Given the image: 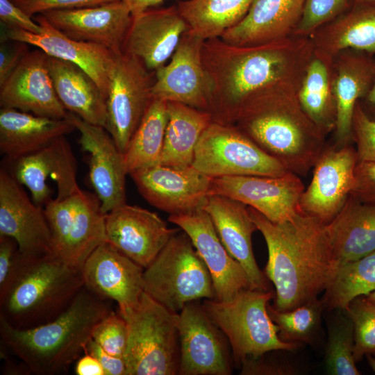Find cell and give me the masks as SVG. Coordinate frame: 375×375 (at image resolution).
<instances>
[{
	"label": "cell",
	"instance_id": "6da1fadb",
	"mask_svg": "<svg viewBox=\"0 0 375 375\" xmlns=\"http://www.w3.org/2000/svg\"><path fill=\"white\" fill-rule=\"evenodd\" d=\"M313 52L310 38L294 35L252 46L205 40L201 54L212 122L234 124L247 101L267 90L298 91Z\"/></svg>",
	"mask_w": 375,
	"mask_h": 375
},
{
	"label": "cell",
	"instance_id": "7a4b0ae2",
	"mask_svg": "<svg viewBox=\"0 0 375 375\" xmlns=\"http://www.w3.org/2000/svg\"><path fill=\"white\" fill-rule=\"evenodd\" d=\"M266 242V277L276 290L273 307L290 310L317 298L331 282L338 262L331 249L326 224L302 211L274 222L249 207Z\"/></svg>",
	"mask_w": 375,
	"mask_h": 375
},
{
	"label": "cell",
	"instance_id": "3957f363",
	"mask_svg": "<svg viewBox=\"0 0 375 375\" xmlns=\"http://www.w3.org/2000/svg\"><path fill=\"white\" fill-rule=\"evenodd\" d=\"M293 89L276 87L251 98L235 125L288 171L305 176L326 147V135L301 107Z\"/></svg>",
	"mask_w": 375,
	"mask_h": 375
},
{
	"label": "cell",
	"instance_id": "277c9868",
	"mask_svg": "<svg viewBox=\"0 0 375 375\" xmlns=\"http://www.w3.org/2000/svg\"><path fill=\"white\" fill-rule=\"evenodd\" d=\"M113 310L111 300L83 286L61 314L44 324L19 329L0 318L1 342L31 374H64L84 352L94 326Z\"/></svg>",
	"mask_w": 375,
	"mask_h": 375
},
{
	"label": "cell",
	"instance_id": "5b68a950",
	"mask_svg": "<svg viewBox=\"0 0 375 375\" xmlns=\"http://www.w3.org/2000/svg\"><path fill=\"white\" fill-rule=\"evenodd\" d=\"M83 286L81 270L53 254L23 256L10 285L0 294V318L19 329L44 324L61 314Z\"/></svg>",
	"mask_w": 375,
	"mask_h": 375
},
{
	"label": "cell",
	"instance_id": "8992f818",
	"mask_svg": "<svg viewBox=\"0 0 375 375\" xmlns=\"http://www.w3.org/2000/svg\"><path fill=\"white\" fill-rule=\"evenodd\" d=\"M274 297L273 291L249 288L228 301L203 299L202 305L208 315L228 340L235 365L241 367L245 360L266 353L292 351L299 347L278 336V328L267 310Z\"/></svg>",
	"mask_w": 375,
	"mask_h": 375
},
{
	"label": "cell",
	"instance_id": "52a82bcc",
	"mask_svg": "<svg viewBox=\"0 0 375 375\" xmlns=\"http://www.w3.org/2000/svg\"><path fill=\"white\" fill-rule=\"evenodd\" d=\"M118 312L128 328L124 354L126 375L178 374V313L169 311L144 291L135 306Z\"/></svg>",
	"mask_w": 375,
	"mask_h": 375
},
{
	"label": "cell",
	"instance_id": "ba28073f",
	"mask_svg": "<svg viewBox=\"0 0 375 375\" xmlns=\"http://www.w3.org/2000/svg\"><path fill=\"white\" fill-rule=\"evenodd\" d=\"M143 287L151 298L176 313L190 301L215 299L210 274L181 229L144 268Z\"/></svg>",
	"mask_w": 375,
	"mask_h": 375
},
{
	"label": "cell",
	"instance_id": "9c48e42d",
	"mask_svg": "<svg viewBox=\"0 0 375 375\" xmlns=\"http://www.w3.org/2000/svg\"><path fill=\"white\" fill-rule=\"evenodd\" d=\"M52 254L81 270L88 256L106 242V213L95 193L81 189L44 207Z\"/></svg>",
	"mask_w": 375,
	"mask_h": 375
},
{
	"label": "cell",
	"instance_id": "30bf717a",
	"mask_svg": "<svg viewBox=\"0 0 375 375\" xmlns=\"http://www.w3.org/2000/svg\"><path fill=\"white\" fill-rule=\"evenodd\" d=\"M192 167L211 177L281 176L288 171L235 124L212 122L202 133Z\"/></svg>",
	"mask_w": 375,
	"mask_h": 375
},
{
	"label": "cell",
	"instance_id": "8fae6325",
	"mask_svg": "<svg viewBox=\"0 0 375 375\" xmlns=\"http://www.w3.org/2000/svg\"><path fill=\"white\" fill-rule=\"evenodd\" d=\"M155 72L138 58L116 53L108 77L105 129L125 153L129 141L152 99Z\"/></svg>",
	"mask_w": 375,
	"mask_h": 375
},
{
	"label": "cell",
	"instance_id": "7c38bea8",
	"mask_svg": "<svg viewBox=\"0 0 375 375\" xmlns=\"http://www.w3.org/2000/svg\"><path fill=\"white\" fill-rule=\"evenodd\" d=\"M178 374L229 375L234 363L230 344L208 315L199 300L178 312Z\"/></svg>",
	"mask_w": 375,
	"mask_h": 375
},
{
	"label": "cell",
	"instance_id": "4fadbf2b",
	"mask_svg": "<svg viewBox=\"0 0 375 375\" xmlns=\"http://www.w3.org/2000/svg\"><path fill=\"white\" fill-rule=\"evenodd\" d=\"M305 189L299 176L288 172L277 176L242 175L212 178L210 194L239 201L274 222L292 219L301 212Z\"/></svg>",
	"mask_w": 375,
	"mask_h": 375
},
{
	"label": "cell",
	"instance_id": "5bb4252c",
	"mask_svg": "<svg viewBox=\"0 0 375 375\" xmlns=\"http://www.w3.org/2000/svg\"><path fill=\"white\" fill-rule=\"evenodd\" d=\"M358 161L351 144L326 145L312 167L310 183L301 194V210L329 222L350 194Z\"/></svg>",
	"mask_w": 375,
	"mask_h": 375
},
{
	"label": "cell",
	"instance_id": "9a60e30c",
	"mask_svg": "<svg viewBox=\"0 0 375 375\" xmlns=\"http://www.w3.org/2000/svg\"><path fill=\"white\" fill-rule=\"evenodd\" d=\"M10 174L31 192L33 202L44 207L53 199L48 181L55 182L56 199L62 200L78 192L77 162L72 147L61 136L45 147L29 155L10 161Z\"/></svg>",
	"mask_w": 375,
	"mask_h": 375
},
{
	"label": "cell",
	"instance_id": "2e32d148",
	"mask_svg": "<svg viewBox=\"0 0 375 375\" xmlns=\"http://www.w3.org/2000/svg\"><path fill=\"white\" fill-rule=\"evenodd\" d=\"M129 174L147 202L170 215L186 214L202 208L212 178L192 165L178 168L156 164Z\"/></svg>",
	"mask_w": 375,
	"mask_h": 375
},
{
	"label": "cell",
	"instance_id": "e0dca14e",
	"mask_svg": "<svg viewBox=\"0 0 375 375\" xmlns=\"http://www.w3.org/2000/svg\"><path fill=\"white\" fill-rule=\"evenodd\" d=\"M80 134L78 143L88 153L89 180L106 214L126 203L124 153L104 127L88 123L69 112L67 116Z\"/></svg>",
	"mask_w": 375,
	"mask_h": 375
},
{
	"label": "cell",
	"instance_id": "ac0fdd59",
	"mask_svg": "<svg viewBox=\"0 0 375 375\" xmlns=\"http://www.w3.org/2000/svg\"><path fill=\"white\" fill-rule=\"evenodd\" d=\"M204 40L190 30L183 34L169 62L155 72L152 98L209 112V88L201 54Z\"/></svg>",
	"mask_w": 375,
	"mask_h": 375
},
{
	"label": "cell",
	"instance_id": "d6986e66",
	"mask_svg": "<svg viewBox=\"0 0 375 375\" xmlns=\"http://www.w3.org/2000/svg\"><path fill=\"white\" fill-rule=\"evenodd\" d=\"M14 239L28 258L52 254L51 235L44 209L30 199L5 169L0 171V236Z\"/></svg>",
	"mask_w": 375,
	"mask_h": 375
},
{
	"label": "cell",
	"instance_id": "ffe728a7",
	"mask_svg": "<svg viewBox=\"0 0 375 375\" xmlns=\"http://www.w3.org/2000/svg\"><path fill=\"white\" fill-rule=\"evenodd\" d=\"M168 220L190 238L212 279L215 300L228 301L241 291L251 289L248 276L222 244L212 219L202 208L182 215H170Z\"/></svg>",
	"mask_w": 375,
	"mask_h": 375
},
{
	"label": "cell",
	"instance_id": "44dd1931",
	"mask_svg": "<svg viewBox=\"0 0 375 375\" xmlns=\"http://www.w3.org/2000/svg\"><path fill=\"white\" fill-rule=\"evenodd\" d=\"M106 242L146 268L181 228H169L156 212L126 203L106 214Z\"/></svg>",
	"mask_w": 375,
	"mask_h": 375
},
{
	"label": "cell",
	"instance_id": "7402d4cb",
	"mask_svg": "<svg viewBox=\"0 0 375 375\" xmlns=\"http://www.w3.org/2000/svg\"><path fill=\"white\" fill-rule=\"evenodd\" d=\"M48 55L41 49L28 51L0 85V106L35 115L65 119L68 111L56 92L47 65Z\"/></svg>",
	"mask_w": 375,
	"mask_h": 375
},
{
	"label": "cell",
	"instance_id": "603a6c76",
	"mask_svg": "<svg viewBox=\"0 0 375 375\" xmlns=\"http://www.w3.org/2000/svg\"><path fill=\"white\" fill-rule=\"evenodd\" d=\"M41 15L69 38L99 44L115 53L122 51L133 20L123 0L77 9L51 10Z\"/></svg>",
	"mask_w": 375,
	"mask_h": 375
},
{
	"label": "cell",
	"instance_id": "cb8c5ba5",
	"mask_svg": "<svg viewBox=\"0 0 375 375\" xmlns=\"http://www.w3.org/2000/svg\"><path fill=\"white\" fill-rule=\"evenodd\" d=\"M144 269L105 242L88 256L81 273L85 288L116 302L123 312L135 306L144 292Z\"/></svg>",
	"mask_w": 375,
	"mask_h": 375
},
{
	"label": "cell",
	"instance_id": "d4e9b609",
	"mask_svg": "<svg viewBox=\"0 0 375 375\" xmlns=\"http://www.w3.org/2000/svg\"><path fill=\"white\" fill-rule=\"evenodd\" d=\"M190 26L176 6L148 9L133 17L122 51L140 60L151 72L171 58Z\"/></svg>",
	"mask_w": 375,
	"mask_h": 375
},
{
	"label": "cell",
	"instance_id": "484cf974",
	"mask_svg": "<svg viewBox=\"0 0 375 375\" xmlns=\"http://www.w3.org/2000/svg\"><path fill=\"white\" fill-rule=\"evenodd\" d=\"M202 208L210 217L226 249L245 270L251 289L269 290L267 278L253 252L251 236L258 228L248 206L226 196L210 194Z\"/></svg>",
	"mask_w": 375,
	"mask_h": 375
},
{
	"label": "cell",
	"instance_id": "4316f807",
	"mask_svg": "<svg viewBox=\"0 0 375 375\" xmlns=\"http://www.w3.org/2000/svg\"><path fill=\"white\" fill-rule=\"evenodd\" d=\"M33 19L41 26L40 33L7 29L6 38L35 46L49 56L78 65L96 81L106 98L109 72L116 53L99 44L69 38L41 14Z\"/></svg>",
	"mask_w": 375,
	"mask_h": 375
},
{
	"label": "cell",
	"instance_id": "83f0119b",
	"mask_svg": "<svg viewBox=\"0 0 375 375\" xmlns=\"http://www.w3.org/2000/svg\"><path fill=\"white\" fill-rule=\"evenodd\" d=\"M375 69V56L345 49L333 56V94L336 107L335 144L352 141V119L356 105L366 94Z\"/></svg>",
	"mask_w": 375,
	"mask_h": 375
},
{
	"label": "cell",
	"instance_id": "f1b7e54d",
	"mask_svg": "<svg viewBox=\"0 0 375 375\" xmlns=\"http://www.w3.org/2000/svg\"><path fill=\"white\" fill-rule=\"evenodd\" d=\"M306 0H253L244 17L221 39L237 46H252L292 35Z\"/></svg>",
	"mask_w": 375,
	"mask_h": 375
},
{
	"label": "cell",
	"instance_id": "f546056e",
	"mask_svg": "<svg viewBox=\"0 0 375 375\" xmlns=\"http://www.w3.org/2000/svg\"><path fill=\"white\" fill-rule=\"evenodd\" d=\"M74 130L67 117L53 119L1 108L0 151L12 161L40 150Z\"/></svg>",
	"mask_w": 375,
	"mask_h": 375
},
{
	"label": "cell",
	"instance_id": "4dcf8cb0",
	"mask_svg": "<svg viewBox=\"0 0 375 375\" xmlns=\"http://www.w3.org/2000/svg\"><path fill=\"white\" fill-rule=\"evenodd\" d=\"M47 65L56 92L66 110L105 128L106 96L92 76L74 63L49 56Z\"/></svg>",
	"mask_w": 375,
	"mask_h": 375
},
{
	"label": "cell",
	"instance_id": "1f68e13d",
	"mask_svg": "<svg viewBox=\"0 0 375 375\" xmlns=\"http://www.w3.org/2000/svg\"><path fill=\"white\" fill-rule=\"evenodd\" d=\"M325 228L338 263L358 260L375 251V205L349 195Z\"/></svg>",
	"mask_w": 375,
	"mask_h": 375
},
{
	"label": "cell",
	"instance_id": "d6a6232c",
	"mask_svg": "<svg viewBox=\"0 0 375 375\" xmlns=\"http://www.w3.org/2000/svg\"><path fill=\"white\" fill-rule=\"evenodd\" d=\"M309 38L315 49L333 57L349 49L375 56V2L351 3Z\"/></svg>",
	"mask_w": 375,
	"mask_h": 375
},
{
	"label": "cell",
	"instance_id": "836d02e7",
	"mask_svg": "<svg viewBox=\"0 0 375 375\" xmlns=\"http://www.w3.org/2000/svg\"><path fill=\"white\" fill-rule=\"evenodd\" d=\"M168 121L157 164L183 168L192 166L196 146L212 122L211 114L190 106L167 102Z\"/></svg>",
	"mask_w": 375,
	"mask_h": 375
},
{
	"label": "cell",
	"instance_id": "e575fe53",
	"mask_svg": "<svg viewBox=\"0 0 375 375\" xmlns=\"http://www.w3.org/2000/svg\"><path fill=\"white\" fill-rule=\"evenodd\" d=\"M333 81V57L314 49L297 94L303 110L326 136L334 132L336 122Z\"/></svg>",
	"mask_w": 375,
	"mask_h": 375
},
{
	"label": "cell",
	"instance_id": "d590c367",
	"mask_svg": "<svg viewBox=\"0 0 375 375\" xmlns=\"http://www.w3.org/2000/svg\"><path fill=\"white\" fill-rule=\"evenodd\" d=\"M253 0H183L176 6L190 30L203 40L219 38L247 15Z\"/></svg>",
	"mask_w": 375,
	"mask_h": 375
},
{
	"label": "cell",
	"instance_id": "8d00e7d4",
	"mask_svg": "<svg viewBox=\"0 0 375 375\" xmlns=\"http://www.w3.org/2000/svg\"><path fill=\"white\" fill-rule=\"evenodd\" d=\"M167 121V102L152 98L124 153L128 174L158 163Z\"/></svg>",
	"mask_w": 375,
	"mask_h": 375
},
{
	"label": "cell",
	"instance_id": "74e56055",
	"mask_svg": "<svg viewBox=\"0 0 375 375\" xmlns=\"http://www.w3.org/2000/svg\"><path fill=\"white\" fill-rule=\"evenodd\" d=\"M375 290V251L353 261L338 264L322 299L325 309L346 310L360 296Z\"/></svg>",
	"mask_w": 375,
	"mask_h": 375
},
{
	"label": "cell",
	"instance_id": "f35d334b",
	"mask_svg": "<svg viewBox=\"0 0 375 375\" xmlns=\"http://www.w3.org/2000/svg\"><path fill=\"white\" fill-rule=\"evenodd\" d=\"M324 309L322 300L318 298L290 310H279L267 306L269 315L278 328L281 340L297 344H312L315 342Z\"/></svg>",
	"mask_w": 375,
	"mask_h": 375
},
{
	"label": "cell",
	"instance_id": "ab89813d",
	"mask_svg": "<svg viewBox=\"0 0 375 375\" xmlns=\"http://www.w3.org/2000/svg\"><path fill=\"white\" fill-rule=\"evenodd\" d=\"M331 320L325 348V368L331 375H360L353 356L354 328L343 310Z\"/></svg>",
	"mask_w": 375,
	"mask_h": 375
},
{
	"label": "cell",
	"instance_id": "60d3db41",
	"mask_svg": "<svg viewBox=\"0 0 375 375\" xmlns=\"http://www.w3.org/2000/svg\"><path fill=\"white\" fill-rule=\"evenodd\" d=\"M344 311L353 324V356L358 362L366 355L375 353V303L360 296Z\"/></svg>",
	"mask_w": 375,
	"mask_h": 375
},
{
	"label": "cell",
	"instance_id": "b9f144b4",
	"mask_svg": "<svg viewBox=\"0 0 375 375\" xmlns=\"http://www.w3.org/2000/svg\"><path fill=\"white\" fill-rule=\"evenodd\" d=\"M350 6L349 0H306L301 19L292 35L309 38Z\"/></svg>",
	"mask_w": 375,
	"mask_h": 375
},
{
	"label": "cell",
	"instance_id": "7bdbcfd3",
	"mask_svg": "<svg viewBox=\"0 0 375 375\" xmlns=\"http://www.w3.org/2000/svg\"><path fill=\"white\" fill-rule=\"evenodd\" d=\"M91 338L110 354L124 358L128 338L126 322L113 310L97 323Z\"/></svg>",
	"mask_w": 375,
	"mask_h": 375
},
{
	"label": "cell",
	"instance_id": "ee69618b",
	"mask_svg": "<svg viewBox=\"0 0 375 375\" xmlns=\"http://www.w3.org/2000/svg\"><path fill=\"white\" fill-rule=\"evenodd\" d=\"M351 131L358 160L375 162V120L364 112L358 101L353 115Z\"/></svg>",
	"mask_w": 375,
	"mask_h": 375
},
{
	"label": "cell",
	"instance_id": "f6af8a7d",
	"mask_svg": "<svg viewBox=\"0 0 375 375\" xmlns=\"http://www.w3.org/2000/svg\"><path fill=\"white\" fill-rule=\"evenodd\" d=\"M31 17L51 10L94 6L120 0H10Z\"/></svg>",
	"mask_w": 375,
	"mask_h": 375
},
{
	"label": "cell",
	"instance_id": "bcb514c9",
	"mask_svg": "<svg viewBox=\"0 0 375 375\" xmlns=\"http://www.w3.org/2000/svg\"><path fill=\"white\" fill-rule=\"evenodd\" d=\"M241 367L242 374L294 375L299 372V367L289 358H266L265 354L245 360Z\"/></svg>",
	"mask_w": 375,
	"mask_h": 375
},
{
	"label": "cell",
	"instance_id": "7dc6e473",
	"mask_svg": "<svg viewBox=\"0 0 375 375\" xmlns=\"http://www.w3.org/2000/svg\"><path fill=\"white\" fill-rule=\"evenodd\" d=\"M16 241L0 236V294H3L15 276L22 260Z\"/></svg>",
	"mask_w": 375,
	"mask_h": 375
},
{
	"label": "cell",
	"instance_id": "c3c4849f",
	"mask_svg": "<svg viewBox=\"0 0 375 375\" xmlns=\"http://www.w3.org/2000/svg\"><path fill=\"white\" fill-rule=\"evenodd\" d=\"M351 196L375 205V162L358 161Z\"/></svg>",
	"mask_w": 375,
	"mask_h": 375
},
{
	"label": "cell",
	"instance_id": "681fc988",
	"mask_svg": "<svg viewBox=\"0 0 375 375\" xmlns=\"http://www.w3.org/2000/svg\"><path fill=\"white\" fill-rule=\"evenodd\" d=\"M10 0H0V19L7 29L40 33L41 26Z\"/></svg>",
	"mask_w": 375,
	"mask_h": 375
},
{
	"label": "cell",
	"instance_id": "f907efd6",
	"mask_svg": "<svg viewBox=\"0 0 375 375\" xmlns=\"http://www.w3.org/2000/svg\"><path fill=\"white\" fill-rule=\"evenodd\" d=\"M28 44L12 40L7 44L3 42L0 47V85L11 75L22 59L28 51Z\"/></svg>",
	"mask_w": 375,
	"mask_h": 375
},
{
	"label": "cell",
	"instance_id": "816d5d0a",
	"mask_svg": "<svg viewBox=\"0 0 375 375\" xmlns=\"http://www.w3.org/2000/svg\"><path fill=\"white\" fill-rule=\"evenodd\" d=\"M84 353L92 355L99 362L105 375H126L124 358L110 354L92 338L88 342Z\"/></svg>",
	"mask_w": 375,
	"mask_h": 375
},
{
	"label": "cell",
	"instance_id": "f5cc1de1",
	"mask_svg": "<svg viewBox=\"0 0 375 375\" xmlns=\"http://www.w3.org/2000/svg\"><path fill=\"white\" fill-rule=\"evenodd\" d=\"M75 372L77 375H105L99 362L92 355H85L78 359L76 364Z\"/></svg>",
	"mask_w": 375,
	"mask_h": 375
},
{
	"label": "cell",
	"instance_id": "db71d44e",
	"mask_svg": "<svg viewBox=\"0 0 375 375\" xmlns=\"http://www.w3.org/2000/svg\"><path fill=\"white\" fill-rule=\"evenodd\" d=\"M358 103L364 112L375 120V69L369 88Z\"/></svg>",
	"mask_w": 375,
	"mask_h": 375
},
{
	"label": "cell",
	"instance_id": "11a10c76",
	"mask_svg": "<svg viewBox=\"0 0 375 375\" xmlns=\"http://www.w3.org/2000/svg\"><path fill=\"white\" fill-rule=\"evenodd\" d=\"M129 8L133 17H135L150 7L161 3L164 0H123Z\"/></svg>",
	"mask_w": 375,
	"mask_h": 375
},
{
	"label": "cell",
	"instance_id": "9f6ffc18",
	"mask_svg": "<svg viewBox=\"0 0 375 375\" xmlns=\"http://www.w3.org/2000/svg\"><path fill=\"white\" fill-rule=\"evenodd\" d=\"M371 369L375 373V353L365 356Z\"/></svg>",
	"mask_w": 375,
	"mask_h": 375
},
{
	"label": "cell",
	"instance_id": "6f0895ef",
	"mask_svg": "<svg viewBox=\"0 0 375 375\" xmlns=\"http://www.w3.org/2000/svg\"><path fill=\"white\" fill-rule=\"evenodd\" d=\"M366 297L371 301L375 303V290L366 295Z\"/></svg>",
	"mask_w": 375,
	"mask_h": 375
},
{
	"label": "cell",
	"instance_id": "680465c9",
	"mask_svg": "<svg viewBox=\"0 0 375 375\" xmlns=\"http://www.w3.org/2000/svg\"><path fill=\"white\" fill-rule=\"evenodd\" d=\"M351 4L360 2H375V0H349Z\"/></svg>",
	"mask_w": 375,
	"mask_h": 375
}]
</instances>
